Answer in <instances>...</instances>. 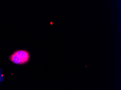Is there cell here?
I'll use <instances>...</instances> for the list:
<instances>
[{"label":"cell","mask_w":121,"mask_h":90,"mask_svg":"<svg viewBox=\"0 0 121 90\" xmlns=\"http://www.w3.org/2000/svg\"><path fill=\"white\" fill-rule=\"evenodd\" d=\"M9 59L14 64L24 65L30 60V53L26 50H17L10 55Z\"/></svg>","instance_id":"cell-1"}]
</instances>
